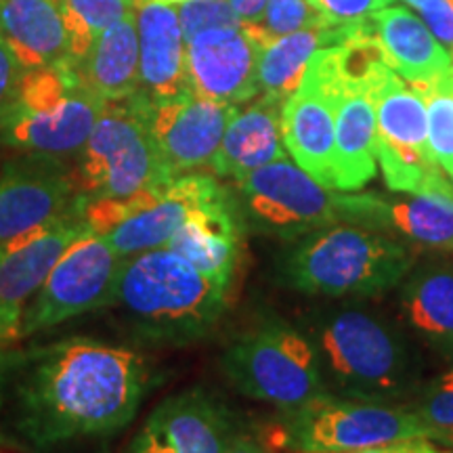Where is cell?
I'll return each instance as SVG.
<instances>
[{
    "label": "cell",
    "instance_id": "1",
    "mask_svg": "<svg viewBox=\"0 0 453 453\" xmlns=\"http://www.w3.org/2000/svg\"><path fill=\"white\" fill-rule=\"evenodd\" d=\"M11 370L17 372L15 424L36 447L120 433L137 416L150 387L139 353L88 338L30 350L13 359Z\"/></svg>",
    "mask_w": 453,
    "mask_h": 453
},
{
    "label": "cell",
    "instance_id": "2",
    "mask_svg": "<svg viewBox=\"0 0 453 453\" xmlns=\"http://www.w3.org/2000/svg\"><path fill=\"white\" fill-rule=\"evenodd\" d=\"M327 393L344 399L410 401L424 384V361L410 336L365 307L313 311L304 324Z\"/></svg>",
    "mask_w": 453,
    "mask_h": 453
},
{
    "label": "cell",
    "instance_id": "3",
    "mask_svg": "<svg viewBox=\"0 0 453 453\" xmlns=\"http://www.w3.org/2000/svg\"><path fill=\"white\" fill-rule=\"evenodd\" d=\"M229 290L177 252L156 248L124 258L110 307L143 342L185 347L219 326Z\"/></svg>",
    "mask_w": 453,
    "mask_h": 453
},
{
    "label": "cell",
    "instance_id": "4",
    "mask_svg": "<svg viewBox=\"0 0 453 453\" xmlns=\"http://www.w3.org/2000/svg\"><path fill=\"white\" fill-rule=\"evenodd\" d=\"M416 265L405 243L361 225H332L292 240L275 258L281 286L307 296H376Z\"/></svg>",
    "mask_w": 453,
    "mask_h": 453
},
{
    "label": "cell",
    "instance_id": "5",
    "mask_svg": "<svg viewBox=\"0 0 453 453\" xmlns=\"http://www.w3.org/2000/svg\"><path fill=\"white\" fill-rule=\"evenodd\" d=\"M105 105L81 82L72 59L27 70L0 116V141L38 156L78 154Z\"/></svg>",
    "mask_w": 453,
    "mask_h": 453
},
{
    "label": "cell",
    "instance_id": "6",
    "mask_svg": "<svg viewBox=\"0 0 453 453\" xmlns=\"http://www.w3.org/2000/svg\"><path fill=\"white\" fill-rule=\"evenodd\" d=\"M220 367L237 393L281 411L327 393L309 336L280 319L258 321L237 334L223 350Z\"/></svg>",
    "mask_w": 453,
    "mask_h": 453
},
{
    "label": "cell",
    "instance_id": "7",
    "mask_svg": "<svg viewBox=\"0 0 453 453\" xmlns=\"http://www.w3.org/2000/svg\"><path fill=\"white\" fill-rule=\"evenodd\" d=\"M78 154L76 179L88 202L124 200L174 177L150 130L141 93L107 104Z\"/></svg>",
    "mask_w": 453,
    "mask_h": 453
},
{
    "label": "cell",
    "instance_id": "8",
    "mask_svg": "<svg viewBox=\"0 0 453 453\" xmlns=\"http://www.w3.org/2000/svg\"><path fill=\"white\" fill-rule=\"evenodd\" d=\"M281 445L296 453H347L405 439H434L437 430L407 405L372 403L326 393L283 411Z\"/></svg>",
    "mask_w": 453,
    "mask_h": 453
},
{
    "label": "cell",
    "instance_id": "9",
    "mask_svg": "<svg viewBox=\"0 0 453 453\" xmlns=\"http://www.w3.org/2000/svg\"><path fill=\"white\" fill-rule=\"evenodd\" d=\"M235 197L248 229L286 242L338 225L349 211V194H334L288 157L237 180Z\"/></svg>",
    "mask_w": 453,
    "mask_h": 453
},
{
    "label": "cell",
    "instance_id": "10",
    "mask_svg": "<svg viewBox=\"0 0 453 453\" xmlns=\"http://www.w3.org/2000/svg\"><path fill=\"white\" fill-rule=\"evenodd\" d=\"M220 189L223 185L211 174H179L124 200H87L84 219L122 257H134L166 246L187 219Z\"/></svg>",
    "mask_w": 453,
    "mask_h": 453
},
{
    "label": "cell",
    "instance_id": "11",
    "mask_svg": "<svg viewBox=\"0 0 453 453\" xmlns=\"http://www.w3.org/2000/svg\"><path fill=\"white\" fill-rule=\"evenodd\" d=\"M124 258L88 226L57 260L21 321V338L50 330L73 317L110 307Z\"/></svg>",
    "mask_w": 453,
    "mask_h": 453
},
{
    "label": "cell",
    "instance_id": "12",
    "mask_svg": "<svg viewBox=\"0 0 453 453\" xmlns=\"http://www.w3.org/2000/svg\"><path fill=\"white\" fill-rule=\"evenodd\" d=\"M342 93L334 47L317 50L281 110L288 154L321 185L336 189V105Z\"/></svg>",
    "mask_w": 453,
    "mask_h": 453
},
{
    "label": "cell",
    "instance_id": "13",
    "mask_svg": "<svg viewBox=\"0 0 453 453\" xmlns=\"http://www.w3.org/2000/svg\"><path fill=\"white\" fill-rule=\"evenodd\" d=\"M87 197L70 212L0 243V347L21 338V321L57 260L87 234Z\"/></svg>",
    "mask_w": 453,
    "mask_h": 453
},
{
    "label": "cell",
    "instance_id": "14",
    "mask_svg": "<svg viewBox=\"0 0 453 453\" xmlns=\"http://www.w3.org/2000/svg\"><path fill=\"white\" fill-rule=\"evenodd\" d=\"M273 41L263 24L212 27L187 42V76L200 97L242 105L258 90V59Z\"/></svg>",
    "mask_w": 453,
    "mask_h": 453
},
{
    "label": "cell",
    "instance_id": "15",
    "mask_svg": "<svg viewBox=\"0 0 453 453\" xmlns=\"http://www.w3.org/2000/svg\"><path fill=\"white\" fill-rule=\"evenodd\" d=\"M237 433L229 407L196 387L160 401L124 453H225Z\"/></svg>",
    "mask_w": 453,
    "mask_h": 453
},
{
    "label": "cell",
    "instance_id": "16",
    "mask_svg": "<svg viewBox=\"0 0 453 453\" xmlns=\"http://www.w3.org/2000/svg\"><path fill=\"white\" fill-rule=\"evenodd\" d=\"M82 197L76 173L55 156L9 162L0 173V243L64 217Z\"/></svg>",
    "mask_w": 453,
    "mask_h": 453
},
{
    "label": "cell",
    "instance_id": "17",
    "mask_svg": "<svg viewBox=\"0 0 453 453\" xmlns=\"http://www.w3.org/2000/svg\"><path fill=\"white\" fill-rule=\"evenodd\" d=\"M145 99V113L157 150L174 177L211 168L226 124L242 105L223 104L185 93L168 101Z\"/></svg>",
    "mask_w": 453,
    "mask_h": 453
},
{
    "label": "cell",
    "instance_id": "18",
    "mask_svg": "<svg viewBox=\"0 0 453 453\" xmlns=\"http://www.w3.org/2000/svg\"><path fill=\"white\" fill-rule=\"evenodd\" d=\"M407 197L349 194L347 223L396 234L420 246L453 252V185L441 177Z\"/></svg>",
    "mask_w": 453,
    "mask_h": 453
},
{
    "label": "cell",
    "instance_id": "19",
    "mask_svg": "<svg viewBox=\"0 0 453 453\" xmlns=\"http://www.w3.org/2000/svg\"><path fill=\"white\" fill-rule=\"evenodd\" d=\"M246 231L235 194L223 187L187 219L164 248L189 260L211 280L231 288L243 254Z\"/></svg>",
    "mask_w": 453,
    "mask_h": 453
},
{
    "label": "cell",
    "instance_id": "20",
    "mask_svg": "<svg viewBox=\"0 0 453 453\" xmlns=\"http://www.w3.org/2000/svg\"><path fill=\"white\" fill-rule=\"evenodd\" d=\"M139 93L168 101L194 93L187 76V44L177 11L168 4H139Z\"/></svg>",
    "mask_w": 453,
    "mask_h": 453
},
{
    "label": "cell",
    "instance_id": "21",
    "mask_svg": "<svg viewBox=\"0 0 453 453\" xmlns=\"http://www.w3.org/2000/svg\"><path fill=\"white\" fill-rule=\"evenodd\" d=\"M405 327L434 355L453 364V260L430 258L411 267L399 288Z\"/></svg>",
    "mask_w": 453,
    "mask_h": 453
},
{
    "label": "cell",
    "instance_id": "22",
    "mask_svg": "<svg viewBox=\"0 0 453 453\" xmlns=\"http://www.w3.org/2000/svg\"><path fill=\"white\" fill-rule=\"evenodd\" d=\"M283 104L286 101L271 95H260L246 110H237L211 162V170L219 179L237 183L254 170L286 157L281 134Z\"/></svg>",
    "mask_w": 453,
    "mask_h": 453
},
{
    "label": "cell",
    "instance_id": "23",
    "mask_svg": "<svg viewBox=\"0 0 453 453\" xmlns=\"http://www.w3.org/2000/svg\"><path fill=\"white\" fill-rule=\"evenodd\" d=\"M373 82L342 78L336 105V189L344 194L364 189L376 177L378 120L372 97Z\"/></svg>",
    "mask_w": 453,
    "mask_h": 453
},
{
    "label": "cell",
    "instance_id": "24",
    "mask_svg": "<svg viewBox=\"0 0 453 453\" xmlns=\"http://www.w3.org/2000/svg\"><path fill=\"white\" fill-rule=\"evenodd\" d=\"M373 36L382 44L390 70L413 88L426 87L451 72L453 59L420 17L401 7H384L370 15Z\"/></svg>",
    "mask_w": 453,
    "mask_h": 453
},
{
    "label": "cell",
    "instance_id": "25",
    "mask_svg": "<svg viewBox=\"0 0 453 453\" xmlns=\"http://www.w3.org/2000/svg\"><path fill=\"white\" fill-rule=\"evenodd\" d=\"M72 67L90 93L105 104L124 101L139 93V27L137 15L128 11L90 44Z\"/></svg>",
    "mask_w": 453,
    "mask_h": 453
},
{
    "label": "cell",
    "instance_id": "26",
    "mask_svg": "<svg viewBox=\"0 0 453 453\" xmlns=\"http://www.w3.org/2000/svg\"><path fill=\"white\" fill-rule=\"evenodd\" d=\"M0 36L24 70L72 59L70 36L57 0H0Z\"/></svg>",
    "mask_w": 453,
    "mask_h": 453
},
{
    "label": "cell",
    "instance_id": "27",
    "mask_svg": "<svg viewBox=\"0 0 453 453\" xmlns=\"http://www.w3.org/2000/svg\"><path fill=\"white\" fill-rule=\"evenodd\" d=\"M355 24L319 26L309 30L275 38L260 50L258 59V90L286 101L298 88L304 72L317 50L334 47L353 36Z\"/></svg>",
    "mask_w": 453,
    "mask_h": 453
},
{
    "label": "cell",
    "instance_id": "28",
    "mask_svg": "<svg viewBox=\"0 0 453 453\" xmlns=\"http://www.w3.org/2000/svg\"><path fill=\"white\" fill-rule=\"evenodd\" d=\"M372 97L376 105L378 139L433 156L428 147L426 101L416 88L387 67L373 82Z\"/></svg>",
    "mask_w": 453,
    "mask_h": 453
},
{
    "label": "cell",
    "instance_id": "29",
    "mask_svg": "<svg viewBox=\"0 0 453 453\" xmlns=\"http://www.w3.org/2000/svg\"><path fill=\"white\" fill-rule=\"evenodd\" d=\"M57 4L70 36L72 59H81L101 32L137 9L130 0H57Z\"/></svg>",
    "mask_w": 453,
    "mask_h": 453
},
{
    "label": "cell",
    "instance_id": "30",
    "mask_svg": "<svg viewBox=\"0 0 453 453\" xmlns=\"http://www.w3.org/2000/svg\"><path fill=\"white\" fill-rule=\"evenodd\" d=\"M426 101L428 147L434 162L453 183V76L443 73L426 87L416 88Z\"/></svg>",
    "mask_w": 453,
    "mask_h": 453
},
{
    "label": "cell",
    "instance_id": "31",
    "mask_svg": "<svg viewBox=\"0 0 453 453\" xmlns=\"http://www.w3.org/2000/svg\"><path fill=\"white\" fill-rule=\"evenodd\" d=\"M439 434V443L453 445V370L424 382L405 403Z\"/></svg>",
    "mask_w": 453,
    "mask_h": 453
},
{
    "label": "cell",
    "instance_id": "32",
    "mask_svg": "<svg viewBox=\"0 0 453 453\" xmlns=\"http://www.w3.org/2000/svg\"><path fill=\"white\" fill-rule=\"evenodd\" d=\"M177 15L185 44L191 38H196L197 34L212 30V27L242 26L240 17L235 15L229 0H189V3L180 4Z\"/></svg>",
    "mask_w": 453,
    "mask_h": 453
},
{
    "label": "cell",
    "instance_id": "33",
    "mask_svg": "<svg viewBox=\"0 0 453 453\" xmlns=\"http://www.w3.org/2000/svg\"><path fill=\"white\" fill-rule=\"evenodd\" d=\"M319 26H324V21L309 7L307 0H267L263 27L271 36L280 38L286 34Z\"/></svg>",
    "mask_w": 453,
    "mask_h": 453
},
{
    "label": "cell",
    "instance_id": "34",
    "mask_svg": "<svg viewBox=\"0 0 453 453\" xmlns=\"http://www.w3.org/2000/svg\"><path fill=\"white\" fill-rule=\"evenodd\" d=\"M307 3L319 15L324 26H349L388 7L390 0H307Z\"/></svg>",
    "mask_w": 453,
    "mask_h": 453
},
{
    "label": "cell",
    "instance_id": "35",
    "mask_svg": "<svg viewBox=\"0 0 453 453\" xmlns=\"http://www.w3.org/2000/svg\"><path fill=\"white\" fill-rule=\"evenodd\" d=\"M413 7L420 11L424 24L453 59V0H418Z\"/></svg>",
    "mask_w": 453,
    "mask_h": 453
},
{
    "label": "cell",
    "instance_id": "36",
    "mask_svg": "<svg viewBox=\"0 0 453 453\" xmlns=\"http://www.w3.org/2000/svg\"><path fill=\"white\" fill-rule=\"evenodd\" d=\"M24 72V65L17 59L15 50L11 49V44L4 41L3 36H0V116L7 110L11 99H13Z\"/></svg>",
    "mask_w": 453,
    "mask_h": 453
},
{
    "label": "cell",
    "instance_id": "37",
    "mask_svg": "<svg viewBox=\"0 0 453 453\" xmlns=\"http://www.w3.org/2000/svg\"><path fill=\"white\" fill-rule=\"evenodd\" d=\"M347 453H453V449H449V447H441L439 443H434V439H405Z\"/></svg>",
    "mask_w": 453,
    "mask_h": 453
},
{
    "label": "cell",
    "instance_id": "38",
    "mask_svg": "<svg viewBox=\"0 0 453 453\" xmlns=\"http://www.w3.org/2000/svg\"><path fill=\"white\" fill-rule=\"evenodd\" d=\"M242 24H260L267 9V0H229Z\"/></svg>",
    "mask_w": 453,
    "mask_h": 453
},
{
    "label": "cell",
    "instance_id": "39",
    "mask_svg": "<svg viewBox=\"0 0 453 453\" xmlns=\"http://www.w3.org/2000/svg\"><path fill=\"white\" fill-rule=\"evenodd\" d=\"M225 453H271V449L265 443H260L257 437L246 433H237Z\"/></svg>",
    "mask_w": 453,
    "mask_h": 453
},
{
    "label": "cell",
    "instance_id": "40",
    "mask_svg": "<svg viewBox=\"0 0 453 453\" xmlns=\"http://www.w3.org/2000/svg\"><path fill=\"white\" fill-rule=\"evenodd\" d=\"M11 361H13V355H7V353H3V350H0V410H3L4 384H7V378H9Z\"/></svg>",
    "mask_w": 453,
    "mask_h": 453
},
{
    "label": "cell",
    "instance_id": "41",
    "mask_svg": "<svg viewBox=\"0 0 453 453\" xmlns=\"http://www.w3.org/2000/svg\"><path fill=\"white\" fill-rule=\"evenodd\" d=\"M145 3H156V4H168V7H173V4H183V3H189V0H141L139 4H145ZM137 4V7H139Z\"/></svg>",
    "mask_w": 453,
    "mask_h": 453
},
{
    "label": "cell",
    "instance_id": "42",
    "mask_svg": "<svg viewBox=\"0 0 453 453\" xmlns=\"http://www.w3.org/2000/svg\"><path fill=\"white\" fill-rule=\"evenodd\" d=\"M130 3H133V4H134V7H137V4L141 3V0H130Z\"/></svg>",
    "mask_w": 453,
    "mask_h": 453
},
{
    "label": "cell",
    "instance_id": "43",
    "mask_svg": "<svg viewBox=\"0 0 453 453\" xmlns=\"http://www.w3.org/2000/svg\"><path fill=\"white\" fill-rule=\"evenodd\" d=\"M405 3H410V4H413V3H418V0H405Z\"/></svg>",
    "mask_w": 453,
    "mask_h": 453
},
{
    "label": "cell",
    "instance_id": "44",
    "mask_svg": "<svg viewBox=\"0 0 453 453\" xmlns=\"http://www.w3.org/2000/svg\"><path fill=\"white\" fill-rule=\"evenodd\" d=\"M451 76H453V67H451Z\"/></svg>",
    "mask_w": 453,
    "mask_h": 453
},
{
    "label": "cell",
    "instance_id": "45",
    "mask_svg": "<svg viewBox=\"0 0 453 453\" xmlns=\"http://www.w3.org/2000/svg\"><path fill=\"white\" fill-rule=\"evenodd\" d=\"M0 453H4V451H0Z\"/></svg>",
    "mask_w": 453,
    "mask_h": 453
}]
</instances>
